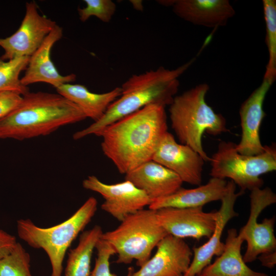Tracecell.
I'll return each instance as SVG.
<instances>
[{"instance_id": "ac0fdd59", "label": "cell", "mask_w": 276, "mask_h": 276, "mask_svg": "<svg viewBox=\"0 0 276 276\" xmlns=\"http://www.w3.org/2000/svg\"><path fill=\"white\" fill-rule=\"evenodd\" d=\"M171 7L180 18L210 28L225 26L235 14L227 0H174Z\"/></svg>"}, {"instance_id": "ba28073f", "label": "cell", "mask_w": 276, "mask_h": 276, "mask_svg": "<svg viewBox=\"0 0 276 276\" xmlns=\"http://www.w3.org/2000/svg\"><path fill=\"white\" fill-rule=\"evenodd\" d=\"M250 191L249 217L239 232L247 242L246 250L243 256L246 263L255 261L263 253L276 250L274 234L275 217L265 218L262 222H258L261 213L276 202V195L268 187L256 188Z\"/></svg>"}, {"instance_id": "e0dca14e", "label": "cell", "mask_w": 276, "mask_h": 276, "mask_svg": "<svg viewBox=\"0 0 276 276\" xmlns=\"http://www.w3.org/2000/svg\"><path fill=\"white\" fill-rule=\"evenodd\" d=\"M125 180L143 191L151 202L174 193L183 183L175 173L152 160L126 174Z\"/></svg>"}, {"instance_id": "8fae6325", "label": "cell", "mask_w": 276, "mask_h": 276, "mask_svg": "<svg viewBox=\"0 0 276 276\" xmlns=\"http://www.w3.org/2000/svg\"><path fill=\"white\" fill-rule=\"evenodd\" d=\"M156 211L158 220L167 233L183 239L209 238L215 227L218 212H205L202 207L165 208Z\"/></svg>"}, {"instance_id": "52a82bcc", "label": "cell", "mask_w": 276, "mask_h": 276, "mask_svg": "<svg viewBox=\"0 0 276 276\" xmlns=\"http://www.w3.org/2000/svg\"><path fill=\"white\" fill-rule=\"evenodd\" d=\"M236 146L232 142L220 141L211 158L210 175L230 178L243 192L261 188L263 181L260 176L276 170L275 146L266 145L262 153L246 155L239 153Z\"/></svg>"}, {"instance_id": "f546056e", "label": "cell", "mask_w": 276, "mask_h": 276, "mask_svg": "<svg viewBox=\"0 0 276 276\" xmlns=\"http://www.w3.org/2000/svg\"><path fill=\"white\" fill-rule=\"evenodd\" d=\"M259 259L262 266L268 268H272L276 264V250L267 252L260 255Z\"/></svg>"}, {"instance_id": "5bb4252c", "label": "cell", "mask_w": 276, "mask_h": 276, "mask_svg": "<svg viewBox=\"0 0 276 276\" xmlns=\"http://www.w3.org/2000/svg\"><path fill=\"white\" fill-rule=\"evenodd\" d=\"M236 185L232 180L227 182V191L220 200L221 206L215 227L209 240L203 245L193 248V258L190 265L183 276H196L211 263L214 256H219L223 251L224 243L221 242L223 229L227 222L233 218L237 217L234 206L238 197L244 192H236Z\"/></svg>"}, {"instance_id": "83f0119b", "label": "cell", "mask_w": 276, "mask_h": 276, "mask_svg": "<svg viewBox=\"0 0 276 276\" xmlns=\"http://www.w3.org/2000/svg\"><path fill=\"white\" fill-rule=\"evenodd\" d=\"M22 99V95L16 92L0 91V119L15 108Z\"/></svg>"}, {"instance_id": "ffe728a7", "label": "cell", "mask_w": 276, "mask_h": 276, "mask_svg": "<svg viewBox=\"0 0 276 276\" xmlns=\"http://www.w3.org/2000/svg\"><path fill=\"white\" fill-rule=\"evenodd\" d=\"M244 241L243 236L236 229H228L223 252L200 274L203 276H269L254 271L246 265L241 252Z\"/></svg>"}, {"instance_id": "2e32d148", "label": "cell", "mask_w": 276, "mask_h": 276, "mask_svg": "<svg viewBox=\"0 0 276 276\" xmlns=\"http://www.w3.org/2000/svg\"><path fill=\"white\" fill-rule=\"evenodd\" d=\"M63 35L62 28L57 25L45 37L37 50L30 57L21 84L28 86L37 82H44L57 88L60 85L74 81L76 75H60L51 58L52 48Z\"/></svg>"}, {"instance_id": "8992f818", "label": "cell", "mask_w": 276, "mask_h": 276, "mask_svg": "<svg viewBox=\"0 0 276 276\" xmlns=\"http://www.w3.org/2000/svg\"><path fill=\"white\" fill-rule=\"evenodd\" d=\"M167 235L158 220L156 211L144 209L126 217L116 229L103 233L101 238L114 248L117 263L129 264L135 260L141 267Z\"/></svg>"}, {"instance_id": "f1b7e54d", "label": "cell", "mask_w": 276, "mask_h": 276, "mask_svg": "<svg viewBox=\"0 0 276 276\" xmlns=\"http://www.w3.org/2000/svg\"><path fill=\"white\" fill-rule=\"evenodd\" d=\"M17 243L15 236L0 229V260L11 252Z\"/></svg>"}, {"instance_id": "7c38bea8", "label": "cell", "mask_w": 276, "mask_h": 276, "mask_svg": "<svg viewBox=\"0 0 276 276\" xmlns=\"http://www.w3.org/2000/svg\"><path fill=\"white\" fill-rule=\"evenodd\" d=\"M152 160L175 173L183 182L200 186L204 162L200 155L190 147L178 143L167 131Z\"/></svg>"}, {"instance_id": "d6986e66", "label": "cell", "mask_w": 276, "mask_h": 276, "mask_svg": "<svg viewBox=\"0 0 276 276\" xmlns=\"http://www.w3.org/2000/svg\"><path fill=\"white\" fill-rule=\"evenodd\" d=\"M227 189V181L212 177L204 185L193 189L182 187L174 193L152 201L149 209L157 211L165 208H189L203 207L212 201L221 200Z\"/></svg>"}, {"instance_id": "9a60e30c", "label": "cell", "mask_w": 276, "mask_h": 276, "mask_svg": "<svg viewBox=\"0 0 276 276\" xmlns=\"http://www.w3.org/2000/svg\"><path fill=\"white\" fill-rule=\"evenodd\" d=\"M274 82L263 78L262 82L241 105L239 114L241 127L240 142L236 144L240 154L254 155L265 150L260 138V128L266 116L263 103L266 95Z\"/></svg>"}, {"instance_id": "1f68e13d", "label": "cell", "mask_w": 276, "mask_h": 276, "mask_svg": "<svg viewBox=\"0 0 276 276\" xmlns=\"http://www.w3.org/2000/svg\"><path fill=\"white\" fill-rule=\"evenodd\" d=\"M196 276H203V275L201 274H198V275H197Z\"/></svg>"}, {"instance_id": "4dcf8cb0", "label": "cell", "mask_w": 276, "mask_h": 276, "mask_svg": "<svg viewBox=\"0 0 276 276\" xmlns=\"http://www.w3.org/2000/svg\"><path fill=\"white\" fill-rule=\"evenodd\" d=\"M133 8L137 11L143 10V2L142 1H130Z\"/></svg>"}, {"instance_id": "4fadbf2b", "label": "cell", "mask_w": 276, "mask_h": 276, "mask_svg": "<svg viewBox=\"0 0 276 276\" xmlns=\"http://www.w3.org/2000/svg\"><path fill=\"white\" fill-rule=\"evenodd\" d=\"M156 247L154 256L131 276H183L193 257L192 249L183 239L168 234Z\"/></svg>"}, {"instance_id": "d4e9b609", "label": "cell", "mask_w": 276, "mask_h": 276, "mask_svg": "<svg viewBox=\"0 0 276 276\" xmlns=\"http://www.w3.org/2000/svg\"><path fill=\"white\" fill-rule=\"evenodd\" d=\"M0 276H32L30 255L20 243L0 260Z\"/></svg>"}, {"instance_id": "3957f363", "label": "cell", "mask_w": 276, "mask_h": 276, "mask_svg": "<svg viewBox=\"0 0 276 276\" xmlns=\"http://www.w3.org/2000/svg\"><path fill=\"white\" fill-rule=\"evenodd\" d=\"M86 118L78 106L58 93L29 91L0 119V139L22 141L45 136Z\"/></svg>"}, {"instance_id": "44dd1931", "label": "cell", "mask_w": 276, "mask_h": 276, "mask_svg": "<svg viewBox=\"0 0 276 276\" xmlns=\"http://www.w3.org/2000/svg\"><path fill=\"white\" fill-rule=\"evenodd\" d=\"M57 93L78 106L86 118L94 122L100 120L110 105L121 95L120 87L102 94L90 91L79 84L65 83L56 88Z\"/></svg>"}, {"instance_id": "7402d4cb", "label": "cell", "mask_w": 276, "mask_h": 276, "mask_svg": "<svg viewBox=\"0 0 276 276\" xmlns=\"http://www.w3.org/2000/svg\"><path fill=\"white\" fill-rule=\"evenodd\" d=\"M103 233L98 225L82 232L78 245L68 253L64 276L89 275L93 253Z\"/></svg>"}, {"instance_id": "7a4b0ae2", "label": "cell", "mask_w": 276, "mask_h": 276, "mask_svg": "<svg viewBox=\"0 0 276 276\" xmlns=\"http://www.w3.org/2000/svg\"><path fill=\"white\" fill-rule=\"evenodd\" d=\"M194 61L192 59L173 70L161 66L132 75L120 87L121 96L110 105L103 116L75 132L73 139L80 140L91 134L98 136L107 126L146 106H169L178 90L179 78Z\"/></svg>"}, {"instance_id": "4316f807", "label": "cell", "mask_w": 276, "mask_h": 276, "mask_svg": "<svg viewBox=\"0 0 276 276\" xmlns=\"http://www.w3.org/2000/svg\"><path fill=\"white\" fill-rule=\"evenodd\" d=\"M95 249L97 251V256L94 268L89 276H116L110 270V258L116 254L112 246L101 237L96 244ZM133 271V268L129 267L126 276H131Z\"/></svg>"}, {"instance_id": "30bf717a", "label": "cell", "mask_w": 276, "mask_h": 276, "mask_svg": "<svg viewBox=\"0 0 276 276\" xmlns=\"http://www.w3.org/2000/svg\"><path fill=\"white\" fill-rule=\"evenodd\" d=\"M82 185L84 189L100 194L104 199L101 209L121 222L151 202L143 191L128 180L109 185L90 175L83 181Z\"/></svg>"}, {"instance_id": "6da1fadb", "label": "cell", "mask_w": 276, "mask_h": 276, "mask_svg": "<svg viewBox=\"0 0 276 276\" xmlns=\"http://www.w3.org/2000/svg\"><path fill=\"white\" fill-rule=\"evenodd\" d=\"M167 131L165 107L152 104L110 124L98 136L104 154L126 174L152 160Z\"/></svg>"}, {"instance_id": "5b68a950", "label": "cell", "mask_w": 276, "mask_h": 276, "mask_svg": "<svg viewBox=\"0 0 276 276\" xmlns=\"http://www.w3.org/2000/svg\"><path fill=\"white\" fill-rule=\"evenodd\" d=\"M97 205V199L90 197L68 219L50 227H40L28 219L18 220L17 234L30 246L45 251L51 264V276H61L67 249L90 222Z\"/></svg>"}, {"instance_id": "277c9868", "label": "cell", "mask_w": 276, "mask_h": 276, "mask_svg": "<svg viewBox=\"0 0 276 276\" xmlns=\"http://www.w3.org/2000/svg\"><path fill=\"white\" fill-rule=\"evenodd\" d=\"M209 90L206 83L199 84L176 96L169 109L171 127L180 143L192 148L205 162L211 158L202 147L203 134L217 135L228 131L224 117L205 101Z\"/></svg>"}, {"instance_id": "9c48e42d", "label": "cell", "mask_w": 276, "mask_h": 276, "mask_svg": "<svg viewBox=\"0 0 276 276\" xmlns=\"http://www.w3.org/2000/svg\"><path fill=\"white\" fill-rule=\"evenodd\" d=\"M56 25L55 21L39 13L35 2H27L25 15L19 28L10 36L0 38V47L4 50L0 58L8 61L30 57Z\"/></svg>"}, {"instance_id": "603a6c76", "label": "cell", "mask_w": 276, "mask_h": 276, "mask_svg": "<svg viewBox=\"0 0 276 276\" xmlns=\"http://www.w3.org/2000/svg\"><path fill=\"white\" fill-rule=\"evenodd\" d=\"M262 3L269 56L263 78L274 82L276 78V1L263 0Z\"/></svg>"}, {"instance_id": "484cf974", "label": "cell", "mask_w": 276, "mask_h": 276, "mask_svg": "<svg viewBox=\"0 0 276 276\" xmlns=\"http://www.w3.org/2000/svg\"><path fill=\"white\" fill-rule=\"evenodd\" d=\"M86 6L78 8L80 20L86 21L94 16L104 22H109L116 11V5L111 0H84Z\"/></svg>"}, {"instance_id": "cb8c5ba5", "label": "cell", "mask_w": 276, "mask_h": 276, "mask_svg": "<svg viewBox=\"0 0 276 276\" xmlns=\"http://www.w3.org/2000/svg\"><path fill=\"white\" fill-rule=\"evenodd\" d=\"M30 57L15 58L8 61L0 58V91H12L24 96L28 92V86L23 85L19 75L26 70Z\"/></svg>"}]
</instances>
